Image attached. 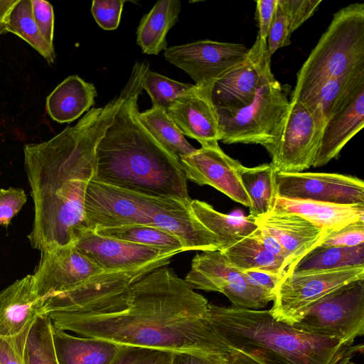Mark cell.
I'll return each mask as SVG.
<instances>
[{
    "mask_svg": "<svg viewBox=\"0 0 364 364\" xmlns=\"http://www.w3.org/2000/svg\"><path fill=\"white\" fill-rule=\"evenodd\" d=\"M48 315L56 328L124 347L171 353H230L210 321V303L166 266L81 311Z\"/></svg>",
    "mask_w": 364,
    "mask_h": 364,
    "instance_id": "6da1fadb",
    "label": "cell"
},
{
    "mask_svg": "<svg viewBox=\"0 0 364 364\" xmlns=\"http://www.w3.org/2000/svg\"><path fill=\"white\" fill-rule=\"evenodd\" d=\"M121 101L119 94L49 140L24 146V168L34 204L28 235L33 248L43 252L70 244L89 229L85 200L96 174V147Z\"/></svg>",
    "mask_w": 364,
    "mask_h": 364,
    "instance_id": "7a4b0ae2",
    "label": "cell"
},
{
    "mask_svg": "<svg viewBox=\"0 0 364 364\" xmlns=\"http://www.w3.org/2000/svg\"><path fill=\"white\" fill-rule=\"evenodd\" d=\"M149 68L136 62L122 101L96 147L94 179L144 195L191 200L179 157L161 145L141 122L138 99Z\"/></svg>",
    "mask_w": 364,
    "mask_h": 364,
    "instance_id": "3957f363",
    "label": "cell"
},
{
    "mask_svg": "<svg viewBox=\"0 0 364 364\" xmlns=\"http://www.w3.org/2000/svg\"><path fill=\"white\" fill-rule=\"evenodd\" d=\"M210 319L229 348L260 364H354L363 344L341 341L297 330L275 320L269 310L210 304Z\"/></svg>",
    "mask_w": 364,
    "mask_h": 364,
    "instance_id": "277c9868",
    "label": "cell"
},
{
    "mask_svg": "<svg viewBox=\"0 0 364 364\" xmlns=\"http://www.w3.org/2000/svg\"><path fill=\"white\" fill-rule=\"evenodd\" d=\"M364 70V4L334 14L297 73L290 101L301 100L323 82Z\"/></svg>",
    "mask_w": 364,
    "mask_h": 364,
    "instance_id": "5b68a950",
    "label": "cell"
},
{
    "mask_svg": "<svg viewBox=\"0 0 364 364\" xmlns=\"http://www.w3.org/2000/svg\"><path fill=\"white\" fill-rule=\"evenodd\" d=\"M289 105L284 88L269 72L248 105L237 109L217 108L220 141L266 147L275 139Z\"/></svg>",
    "mask_w": 364,
    "mask_h": 364,
    "instance_id": "8992f818",
    "label": "cell"
},
{
    "mask_svg": "<svg viewBox=\"0 0 364 364\" xmlns=\"http://www.w3.org/2000/svg\"><path fill=\"white\" fill-rule=\"evenodd\" d=\"M360 279H364V265L289 272L279 282L269 311L275 320L293 326L318 301Z\"/></svg>",
    "mask_w": 364,
    "mask_h": 364,
    "instance_id": "52a82bcc",
    "label": "cell"
},
{
    "mask_svg": "<svg viewBox=\"0 0 364 364\" xmlns=\"http://www.w3.org/2000/svg\"><path fill=\"white\" fill-rule=\"evenodd\" d=\"M292 326L354 344L355 339L364 334V279L352 282L326 295Z\"/></svg>",
    "mask_w": 364,
    "mask_h": 364,
    "instance_id": "ba28073f",
    "label": "cell"
},
{
    "mask_svg": "<svg viewBox=\"0 0 364 364\" xmlns=\"http://www.w3.org/2000/svg\"><path fill=\"white\" fill-rule=\"evenodd\" d=\"M32 274L37 295L53 296L109 282L123 271H105L80 252L72 243L41 252Z\"/></svg>",
    "mask_w": 364,
    "mask_h": 364,
    "instance_id": "9c48e42d",
    "label": "cell"
},
{
    "mask_svg": "<svg viewBox=\"0 0 364 364\" xmlns=\"http://www.w3.org/2000/svg\"><path fill=\"white\" fill-rule=\"evenodd\" d=\"M324 126L301 101H290L274 141L264 147L277 171L302 172L312 166Z\"/></svg>",
    "mask_w": 364,
    "mask_h": 364,
    "instance_id": "30bf717a",
    "label": "cell"
},
{
    "mask_svg": "<svg viewBox=\"0 0 364 364\" xmlns=\"http://www.w3.org/2000/svg\"><path fill=\"white\" fill-rule=\"evenodd\" d=\"M184 279L193 289L223 294L240 308L259 310L274 298L250 283L244 272L232 266L220 250L197 254Z\"/></svg>",
    "mask_w": 364,
    "mask_h": 364,
    "instance_id": "8fae6325",
    "label": "cell"
},
{
    "mask_svg": "<svg viewBox=\"0 0 364 364\" xmlns=\"http://www.w3.org/2000/svg\"><path fill=\"white\" fill-rule=\"evenodd\" d=\"M242 43L202 40L168 48L165 59L186 72L199 86L214 82L245 58Z\"/></svg>",
    "mask_w": 364,
    "mask_h": 364,
    "instance_id": "7c38bea8",
    "label": "cell"
},
{
    "mask_svg": "<svg viewBox=\"0 0 364 364\" xmlns=\"http://www.w3.org/2000/svg\"><path fill=\"white\" fill-rule=\"evenodd\" d=\"M277 196L340 205H363V181L350 175L276 172Z\"/></svg>",
    "mask_w": 364,
    "mask_h": 364,
    "instance_id": "4fadbf2b",
    "label": "cell"
},
{
    "mask_svg": "<svg viewBox=\"0 0 364 364\" xmlns=\"http://www.w3.org/2000/svg\"><path fill=\"white\" fill-rule=\"evenodd\" d=\"M187 179L200 186H210L232 200L249 208L250 199L241 181L243 165L227 155L218 142L201 146L180 158Z\"/></svg>",
    "mask_w": 364,
    "mask_h": 364,
    "instance_id": "5bb4252c",
    "label": "cell"
},
{
    "mask_svg": "<svg viewBox=\"0 0 364 364\" xmlns=\"http://www.w3.org/2000/svg\"><path fill=\"white\" fill-rule=\"evenodd\" d=\"M76 249L105 271L135 269L146 265H167L174 256L161 249L97 235L88 229L73 242Z\"/></svg>",
    "mask_w": 364,
    "mask_h": 364,
    "instance_id": "9a60e30c",
    "label": "cell"
},
{
    "mask_svg": "<svg viewBox=\"0 0 364 364\" xmlns=\"http://www.w3.org/2000/svg\"><path fill=\"white\" fill-rule=\"evenodd\" d=\"M271 58L267 41L257 35L243 60L214 82L211 96L215 107L237 109L251 102L260 83L272 71Z\"/></svg>",
    "mask_w": 364,
    "mask_h": 364,
    "instance_id": "2e32d148",
    "label": "cell"
},
{
    "mask_svg": "<svg viewBox=\"0 0 364 364\" xmlns=\"http://www.w3.org/2000/svg\"><path fill=\"white\" fill-rule=\"evenodd\" d=\"M213 85L199 86L172 102L166 109L184 136L201 146L220 141L218 109L212 100Z\"/></svg>",
    "mask_w": 364,
    "mask_h": 364,
    "instance_id": "e0dca14e",
    "label": "cell"
},
{
    "mask_svg": "<svg viewBox=\"0 0 364 364\" xmlns=\"http://www.w3.org/2000/svg\"><path fill=\"white\" fill-rule=\"evenodd\" d=\"M44 299L33 287L32 274L16 280L0 292V337L16 338L29 331L43 315Z\"/></svg>",
    "mask_w": 364,
    "mask_h": 364,
    "instance_id": "ac0fdd59",
    "label": "cell"
},
{
    "mask_svg": "<svg viewBox=\"0 0 364 364\" xmlns=\"http://www.w3.org/2000/svg\"><path fill=\"white\" fill-rule=\"evenodd\" d=\"M255 222L279 242L288 255L291 271L300 259L320 245L328 235L306 219L293 213L272 211Z\"/></svg>",
    "mask_w": 364,
    "mask_h": 364,
    "instance_id": "d6986e66",
    "label": "cell"
},
{
    "mask_svg": "<svg viewBox=\"0 0 364 364\" xmlns=\"http://www.w3.org/2000/svg\"><path fill=\"white\" fill-rule=\"evenodd\" d=\"M364 126V87L326 124L312 166L327 164Z\"/></svg>",
    "mask_w": 364,
    "mask_h": 364,
    "instance_id": "ffe728a7",
    "label": "cell"
},
{
    "mask_svg": "<svg viewBox=\"0 0 364 364\" xmlns=\"http://www.w3.org/2000/svg\"><path fill=\"white\" fill-rule=\"evenodd\" d=\"M272 211L299 215L328 235L350 223L364 220V204L340 205L277 196Z\"/></svg>",
    "mask_w": 364,
    "mask_h": 364,
    "instance_id": "44dd1931",
    "label": "cell"
},
{
    "mask_svg": "<svg viewBox=\"0 0 364 364\" xmlns=\"http://www.w3.org/2000/svg\"><path fill=\"white\" fill-rule=\"evenodd\" d=\"M53 338L59 364H112L124 348L102 339L73 336L53 326Z\"/></svg>",
    "mask_w": 364,
    "mask_h": 364,
    "instance_id": "7402d4cb",
    "label": "cell"
},
{
    "mask_svg": "<svg viewBox=\"0 0 364 364\" xmlns=\"http://www.w3.org/2000/svg\"><path fill=\"white\" fill-rule=\"evenodd\" d=\"M97 92L92 83L78 75L65 78L46 99V108L49 116L59 123L71 122L95 105Z\"/></svg>",
    "mask_w": 364,
    "mask_h": 364,
    "instance_id": "603a6c76",
    "label": "cell"
},
{
    "mask_svg": "<svg viewBox=\"0 0 364 364\" xmlns=\"http://www.w3.org/2000/svg\"><path fill=\"white\" fill-rule=\"evenodd\" d=\"M364 87V70L328 80L299 101L314 110L323 124L342 110Z\"/></svg>",
    "mask_w": 364,
    "mask_h": 364,
    "instance_id": "cb8c5ba5",
    "label": "cell"
},
{
    "mask_svg": "<svg viewBox=\"0 0 364 364\" xmlns=\"http://www.w3.org/2000/svg\"><path fill=\"white\" fill-rule=\"evenodd\" d=\"M181 10L178 0H161L143 16L136 31V43L142 53L158 55L166 50V35L178 20Z\"/></svg>",
    "mask_w": 364,
    "mask_h": 364,
    "instance_id": "d4e9b609",
    "label": "cell"
},
{
    "mask_svg": "<svg viewBox=\"0 0 364 364\" xmlns=\"http://www.w3.org/2000/svg\"><path fill=\"white\" fill-rule=\"evenodd\" d=\"M191 209L194 216L218 239L221 250L249 236L258 228L255 220L249 216L224 214L202 200H192Z\"/></svg>",
    "mask_w": 364,
    "mask_h": 364,
    "instance_id": "484cf974",
    "label": "cell"
},
{
    "mask_svg": "<svg viewBox=\"0 0 364 364\" xmlns=\"http://www.w3.org/2000/svg\"><path fill=\"white\" fill-rule=\"evenodd\" d=\"M228 262L241 271H259L284 277L290 265L267 252L251 235L221 250Z\"/></svg>",
    "mask_w": 364,
    "mask_h": 364,
    "instance_id": "4316f807",
    "label": "cell"
},
{
    "mask_svg": "<svg viewBox=\"0 0 364 364\" xmlns=\"http://www.w3.org/2000/svg\"><path fill=\"white\" fill-rule=\"evenodd\" d=\"M276 172L270 163L242 167L241 181L251 201L248 216L255 220L273 210L277 196Z\"/></svg>",
    "mask_w": 364,
    "mask_h": 364,
    "instance_id": "83f0119b",
    "label": "cell"
},
{
    "mask_svg": "<svg viewBox=\"0 0 364 364\" xmlns=\"http://www.w3.org/2000/svg\"><path fill=\"white\" fill-rule=\"evenodd\" d=\"M94 232L135 244L161 249L174 255L186 252L181 240L171 233L159 228L146 225H131L96 228Z\"/></svg>",
    "mask_w": 364,
    "mask_h": 364,
    "instance_id": "f1b7e54d",
    "label": "cell"
},
{
    "mask_svg": "<svg viewBox=\"0 0 364 364\" xmlns=\"http://www.w3.org/2000/svg\"><path fill=\"white\" fill-rule=\"evenodd\" d=\"M138 116L152 136L179 159L197 149L186 139L165 109L152 106L142 112H139Z\"/></svg>",
    "mask_w": 364,
    "mask_h": 364,
    "instance_id": "f546056e",
    "label": "cell"
},
{
    "mask_svg": "<svg viewBox=\"0 0 364 364\" xmlns=\"http://www.w3.org/2000/svg\"><path fill=\"white\" fill-rule=\"evenodd\" d=\"M355 265H364V244L354 247L318 245L300 259L291 272L329 270Z\"/></svg>",
    "mask_w": 364,
    "mask_h": 364,
    "instance_id": "4dcf8cb0",
    "label": "cell"
},
{
    "mask_svg": "<svg viewBox=\"0 0 364 364\" xmlns=\"http://www.w3.org/2000/svg\"><path fill=\"white\" fill-rule=\"evenodd\" d=\"M6 31L18 36L38 51L48 63L54 62L53 46L43 38L32 15L31 0H18L11 11Z\"/></svg>",
    "mask_w": 364,
    "mask_h": 364,
    "instance_id": "1f68e13d",
    "label": "cell"
},
{
    "mask_svg": "<svg viewBox=\"0 0 364 364\" xmlns=\"http://www.w3.org/2000/svg\"><path fill=\"white\" fill-rule=\"evenodd\" d=\"M23 354L26 364H59L53 343V323L48 315L40 316L31 326Z\"/></svg>",
    "mask_w": 364,
    "mask_h": 364,
    "instance_id": "d6a6232c",
    "label": "cell"
},
{
    "mask_svg": "<svg viewBox=\"0 0 364 364\" xmlns=\"http://www.w3.org/2000/svg\"><path fill=\"white\" fill-rule=\"evenodd\" d=\"M194 87L195 85L181 82L151 71L149 68L142 80V89L149 95L152 106L165 110L172 102L187 95Z\"/></svg>",
    "mask_w": 364,
    "mask_h": 364,
    "instance_id": "836d02e7",
    "label": "cell"
},
{
    "mask_svg": "<svg viewBox=\"0 0 364 364\" xmlns=\"http://www.w3.org/2000/svg\"><path fill=\"white\" fill-rule=\"evenodd\" d=\"M291 33L286 0H277L267 38L268 51L271 57L278 49L291 44Z\"/></svg>",
    "mask_w": 364,
    "mask_h": 364,
    "instance_id": "e575fe53",
    "label": "cell"
},
{
    "mask_svg": "<svg viewBox=\"0 0 364 364\" xmlns=\"http://www.w3.org/2000/svg\"><path fill=\"white\" fill-rule=\"evenodd\" d=\"M171 356L166 351L124 347L112 364H170Z\"/></svg>",
    "mask_w": 364,
    "mask_h": 364,
    "instance_id": "d590c367",
    "label": "cell"
},
{
    "mask_svg": "<svg viewBox=\"0 0 364 364\" xmlns=\"http://www.w3.org/2000/svg\"><path fill=\"white\" fill-rule=\"evenodd\" d=\"M125 2V0H94L91 13L102 29L114 30L119 26Z\"/></svg>",
    "mask_w": 364,
    "mask_h": 364,
    "instance_id": "8d00e7d4",
    "label": "cell"
},
{
    "mask_svg": "<svg viewBox=\"0 0 364 364\" xmlns=\"http://www.w3.org/2000/svg\"><path fill=\"white\" fill-rule=\"evenodd\" d=\"M26 201L27 196L22 188H0V225H9Z\"/></svg>",
    "mask_w": 364,
    "mask_h": 364,
    "instance_id": "74e56055",
    "label": "cell"
},
{
    "mask_svg": "<svg viewBox=\"0 0 364 364\" xmlns=\"http://www.w3.org/2000/svg\"><path fill=\"white\" fill-rule=\"evenodd\" d=\"M364 244V220L350 223L328 235L320 245L354 247Z\"/></svg>",
    "mask_w": 364,
    "mask_h": 364,
    "instance_id": "f35d334b",
    "label": "cell"
},
{
    "mask_svg": "<svg viewBox=\"0 0 364 364\" xmlns=\"http://www.w3.org/2000/svg\"><path fill=\"white\" fill-rule=\"evenodd\" d=\"M33 19L45 41L53 46L54 13L53 6L47 1L31 0Z\"/></svg>",
    "mask_w": 364,
    "mask_h": 364,
    "instance_id": "ab89813d",
    "label": "cell"
},
{
    "mask_svg": "<svg viewBox=\"0 0 364 364\" xmlns=\"http://www.w3.org/2000/svg\"><path fill=\"white\" fill-rule=\"evenodd\" d=\"M321 2V0H286L291 32L307 21Z\"/></svg>",
    "mask_w": 364,
    "mask_h": 364,
    "instance_id": "60d3db41",
    "label": "cell"
},
{
    "mask_svg": "<svg viewBox=\"0 0 364 364\" xmlns=\"http://www.w3.org/2000/svg\"><path fill=\"white\" fill-rule=\"evenodd\" d=\"M28 332L12 338L0 337V364H26L23 352Z\"/></svg>",
    "mask_w": 364,
    "mask_h": 364,
    "instance_id": "b9f144b4",
    "label": "cell"
},
{
    "mask_svg": "<svg viewBox=\"0 0 364 364\" xmlns=\"http://www.w3.org/2000/svg\"><path fill=\"white\" fill-rule=\"evenodd\" d=\"M277 1V0H258L256 1V14L259 26L257 35L264 41H267Z\"/></svg>",
    "mask_w": 364,
    "mask_h": 364,
    "instance_id": "7bdbcfd3",
    "label": "cell"
},
{
    "mask_svg": "<svg viewBox=\"0 0 364 364\" xmlns=\"http://www.w3.org/2000/svg\"><path fill=\"white\" fill-rule=\"evenodd\" d=\"M252 235L264 247L270 254L279 259L286 261L291 267V264L287 252L279 242L262 227L258 228L252 233Z\"/></svg>",
    "mask_w": 364,
    "mask_h": 364,
    "instance_id": "ee69618b",
    "label": "cell"
},
{
    "mask_svg": "<svg viewBox=\"0 0 364 364\" xmlns=\"http://www.w3.org/2000/svg\"><path fill=\"white\" fill-rule=\"evenodd\" d=\"M228 355L176 353H172L170 364H228Z\"/></svg>",
    "mask_w": 364,
    "mask_h": 364,
    "instance_id": "f6af8a7d",
    "label": "cell"
},
{
    "mask_svg": "<svg viewBox=\"0 0 364 364\" xmlns=\"http://www.w3.org/2000/svg\"><path fill=\"white\" fill-rule=\"evenodd\" d=\"M243 272L250 283L273 294L274 296L277 288L284 277L279 274L259 271Z\"/></svg>",
    "mask_w": 364,
    "mask_h": 364,
    "instance_id": "bcb514c9",
    "label": "cell"
},
{
    "mask_svg": "<svg viewBox=\"0 0 364 364\" xmlns=\"http://www.w3.org/2000/svg\"><path fill=\"white\" fill-rule=\"evenodd\" d=\"M18 0H0V35L7 33L6 23L9 15Z\"/></svg>",
    "mask_w": 364,
    "mask_h": 364,
    "instance_id": "7dc6e473",
    "label": "cell"
},
{
    "mask_svg": "<svg viewBox=\"0 0 364 364\" xmlns=\"http://www.w3.org/2000/svg\"><path fill=\"white\" fill-rule=\"evenodd\" d=\"M229 349L228 364H260L257 360L243 353L232 348Z\"/></svg>",
    "mask_w": 364,
    "mask_h": 364,
    "instance_id": "c3c4849f",
    "label": "cell"
}]
</instances>
